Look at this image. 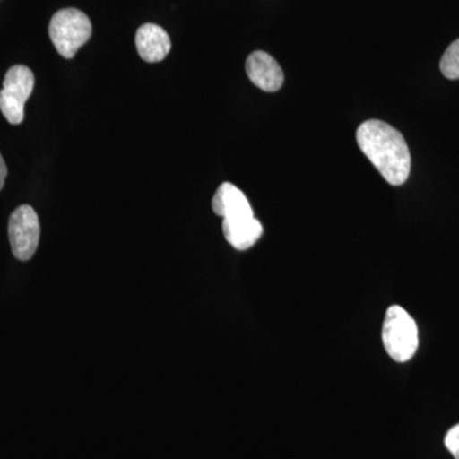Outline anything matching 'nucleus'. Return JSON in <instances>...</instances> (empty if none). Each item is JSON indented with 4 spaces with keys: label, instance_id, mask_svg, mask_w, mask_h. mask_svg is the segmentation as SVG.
<instances>
[{
    "label": "nucleus",
    "instance_id": "obj_10",
    "mask_svg": "<svg viewBox=\"0 0 459 459\" xmlns=\"http://www.w3.org/2000/svg\"><path fill=\"white\" fill-rule=\"evenodd\" d=\"M440 71L448 80H459V39L449 45L442 60H440Z\"/></svg>",
    "mask_w": 459,
    "mask_h": 459
},
{
    "label": "nucleus",
    "instance_id": "obj_8",
    "mask_svg": "<svg viewBox=\"0 0 459 459\" xmlns=\"http://www.w3.org/2000/svg\"><path fill=\"white\" fill-rule=\"evenodd\" d=\"M138 54L144 62H162L171 50L170 36L162 27L146 23L138 29L135 35Z\"/></svg>",
    "mask_w": 459,
    "mask_h": 459
},
{
    "label": "nucleus",
    "instance_id": "obj_3",
    "mask_svg": "<svg viewBox=\"0 0 459 459\" xmlns=\"http://www.w3.org/2000/svg\"><path fill=\"white\" fill-rule=\"evenodd\" d=\"M49 35L57 53L65 59H72L80 48L90 40L92 25L83 12L65 8L51 18Z\"/></svg>",
    "mask_w": 459,
    "mask_h": 459
},
{
    "label": "nucleus",
    "instance_id": "obj_5",
    "mask_svg": "<svg viewBox=\"0 0 459 459\" xmlns=\"http://www.w3.org/2000/svg\"><path fill=\"white\" fill-rule=\"evenodd\" d=\"M8 237L12 252L20 261H30L40 241V221L31 205H21L8 223Z\"/></svg>",
    "mask_w": 459,
    "mask_h": 459
},
{
    "label": "nucleus",
    "instance_id": "obj_1",
    "mask_svg": "<svg viewBox=\"0 0 459 459\" xmlns=\"http://www.w3.org/2000/svg\"><path fill=\"white\" fill-rule=\"evenodd\" d=\"M356 141L362 153L391 186L406 183L411 171V155L401 132L382 120L371 119L359 126Z\"/></svg>",
    "mask_w": 459,
    "mask_h": 459
},
{
    "label": "nucleus",
    "instance_id": "obj_9",
    "mask_svg": "<svg viewBox=\"0 0 459 459\" xmlns=\"http://www.w3.org/2000/svg\"><path fill=\"white\" fill-rule=\"evenodd\" d=\"M226 240L237 250H247L255 246L263 234L262 223L255 219L253 221L238 226H222Z\"/></svg>",
    "mask_w": 459,
    "mask_h": 459
},
{
    "label": "nucleus",
    "instance_id": "obj_4",
    "mask_svg": "<svg viewBox=\"0 0 459 459\" xmlns=\"http://www.w3.org/2000/svg\"><path fill=\"white\" fill-rule=\"evenodd\" d=\"M35 77L25 65H14L7 72L0 91V111L9 123L21 124L25 117V104L31 96Z\"/></svg>",
    "mask_w": 459,
    "mask_h": 459
},
{
    "label": "nucleus",
    "instance_id": "obj_2",
    "mask_svg": "<svg viewBox=\"0 0 459 459\" xmlns=\"http://www.w3.org/2000/svg\"><path fill=\"white\" fill-rule=\"evenodd\" d=\"M382 340L386 353L394 361H409L418 351V325L403 307L394 305L386 310Z\"/></svg>",
    "mask_w": 459,
    "mask_h": 459
},
{
    "label": "nucleus",
    "instance_id": "obj_7",
    "mask_svg": "<svg viewBox=\"0 0 459 459\" xmlns=\"http://www.w3.org/2000/svg\"><path fill=\"white\" fill-rule=\"evenodd\" d=\"M246 71L252 83L265 92H277L285 81L277 60L264 51H255L247 56Z\"/></svg>",
    "mask_w": 459,
    "mask_h": 459
},
{
    "label": "nucleus",
    "instance_id": "obj_11",
    "mask_svg": "<svg viewBox=\"0 0 459 459\" xmlns=\"http://www.w3.org/2000/svg\"><path fill=\"white\" fill-rule=\"evenodd\" d=\"M446 449L452 453L453 457L459 459V424L449 429L444 439Z\"/></svg>",
    "mask_w": 459,
    "mask_h": 459
},
{
    "label": "nucleus",
    "instance_id": "obj_12",
    "mask_svg": "<svg viewBox=\"0 0 459 459\" xmlns=\"http://www.w3.org/2000/svg\"><path fill=\"white\" fill-rule=\"evenodd\" d=\"M7 165H5L4 159H3V156L0 155V190H2L3 186H4L5 178H7Z\"/></svg>",
    "mask_w": 459,
    "mask_h": 459
},
{
    "label": "nucleus",
    "instance_id": "obj_6",
    "mask_svg": "<svg viewBox=\"0 0 459 459\" xmlns=\"http://www.w3.org/2000/svg\"><path fill=\"white\" fill-rule=\"evenodd\" d=\"M212 210L217 216L222 217V225H238L255 219L246 195L231 183H223L217 189Z\"/></svg>",
    "mask_w": 459,
    "mask_h": 459
}]
</instances>
